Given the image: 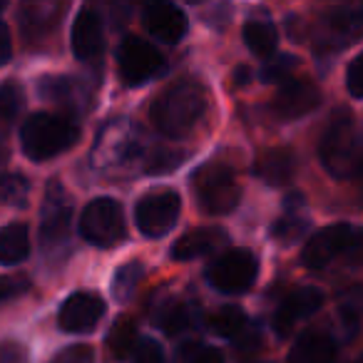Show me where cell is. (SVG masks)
<instances>
[{
	"label": "cell",
	"mask_w": 363,
	"mask_h": 363,
	"mask_svg": "<svg viewBox=\"0 0 363 363\" xmlns=\"http://www.w3.org/2000/svg\"><path fill=\"white\" fill-rule=\"evenodd\" d=\"M207 107V92L194 80H177L152 105V122L162 135L179 140L199 122Z\"/></svg>",
	"instance_id": "obj_1"
},
{
	"label": "cell",
	"mask_w": 363,
	"mask_h": 363,
	"mask_svg": "<svg viewBox=\"0 0 363 363\" xmlns=\"http://www.w3.org/2000/svg\"><path fill=\"white\" fill-rule=\"evenodd\" d=\"M321 164L336 179H348L358 174L363 167V140L358 135L353 112L338 107L323 130L321 145H318Z\"/></svg>",
	"instance_id": "obj_2"
},
{
	"label": "cell",
	"mask_w": 363,
	"mask_h": 363,
	"mask_svg": "<svg viewBox=\"0 0 363 363\" xmlns=\"http://www.w3.org/2000/svg\"><path fill=\"white\" fill-rule=\"evenodd\" d=\"M80 137V127L65 115L38 112L26 120L21 130L23 152L33 162H45L67 152Z\"/></svg>",
	"instance_id": "obj_3"
},
{
	"label": "cell",
	"mask_w": 363,
	"mask_h": 363,
	"mask_svg": "<svg viewBox=\"0 0 363 363\" xmlns=\"http://www.w3.org/2000/svg\"><path fill=\"white\" fill-rule=\"evenodd\" d=\"M336 257H346L351 264H363V229L351 224H333L321 229L306 242L301 262L308 269H323Z\"/></svg>",
	"instance_id": "obj_4"
},
{
	"label": "cell",
	"mask_w": 363,
	"mask_h": 363,
	"mask_svg": "<svg viewBox=\"0 0 363 363\" xmlns=\"http://www.w3.org/2000/svg\"><path fill=\"white\" fill-rule=\"evenodd\" d=\"M194 194H197L199 207L207 214H227L239 204L242 197V187H239L237 174L222 162H212L204 164L202 169L194 174Z\"/></svg>",
	"instance_id": "obj_5"
},
{
	"label": "cell",
	"mask_w": 363,
	"mask_h": 363,
	"mask_svg": "<svg viewBox=\"0 0 363 363\" xmlns=\"http://www.w3.org/2000/svg\"><path fill=\"white\" fill-rule=\"evenodd\" d=\"M80 234L92 247L110 249L125 239L127 224L122 207L110 197H97L82 209L80 217Z\"/></svg>",
	"instance_id": "obj_6"
},
{
	"label": "cell",
	"mask_w": 363,
	"mask_h": 363,
	"mask_svg": "<svg viewBox=\"0 0 363 363\" xmlns=\"http://www.w3.org/2000/svg\"><path fill=\"white\" fill-rule=\"evenodd\" d=\"M259 274V262L249 249H229L219 254L207 269V281L222 294H244L254 286Z\"/></svg>",
	"instance_id": "obj_7"
},
{
	"label": "cell",
	"mask_w": 363,
	"mask_h": 363,
	"mask_svg": "<svg viewBox=\"0 0 363 363\" xmlns=\"http://www.w3.org/2000/svg\"><path fill=\"white\" fill-rule=\"evenodd\" d=\"M117 67L125 85L140 87L164 72V57L152 43L130 35L122 40L117 50Z\"/></svg>",
	"instance_id": "obj_8"
},
{
	"label": "cell",
	"mask_w": 363,
	"mask_h": 363,
	"mask_svg": "<svg viewBox=\"0 0 363 363\" xmlns=\"http://www.w3.org/2000/svg\"><path fill=\"white\" fill-rule=\"evenodd\" d=\"M182 212V199L174 189H160L150 192L137 202L135 207V222L137 229L147 239H160L177 224Z\"/></svg>",
	"instance_id": "obj_9"
},
{
	"label": "cell",
	"mask_w": 363,
	"mask_h": 363,
	"mask_svg": "<svg viewBox=\"0 0 363 363\" xmlns=\"http://www.w3.org/2000/svg\"><path fill=\"white\" fill-rule=\"evenodd\" d=\"M72 202L60 182H50L45 189V202L40 214V242L48 252L62 247L70 237Z\"/></svg>",
	"instance_id": "obj_10"
},
{
	"label": "cell",
	"mask_w": 363,
	"mask_h": 363,
	"mask_svg": "<svg viewBox=\"0 0 363 363\" xmlns=\"http://www.w3.org/2000/svg\"><path fill=\"white\" fill-rule=\"evenodd\" d=\"M137 155H140V137L135 127L130 122H112L97 137L92 162L100 169H115L137 160Z\"/></svg>",
	"instance_id": "obj_11"
},
{
	"label": "cell",
	"mask_w": 363,
	"mask_h": 363,
	"mask_svg": "<svg viewBox=\"0 0 363 363\" xmlns=\"http://www.w3.org/2000/svg\"><path fill=\"white\" fill-rule=\"evenodd\" d=\"M105 316V301L95 291H77L65 298L57 313V323L67 333H87Z\"/></svg>",
	"instance_id": "obj_12"
},
{
	"label": "cell",
	"mask_w": 363,
	"mask_h": 363,
	"mask_svg": "<svg viewBox=\"0 0 363 363\" xmlns=\"http://www.w3.org/2000/svg\"><path fill=\"white\" fill-rule=\"evenodd\" d=\"M363 35V6H338L323 18L321 45L338 50Z\"/></svg>",
	"instance_id": "obj_13"
},
{
	"label": "cell",
	"mask_w": 363,
	"mask_h": 363,
	"mask_svg": "<svg viewBox=\"0 0 363 363\" xmlns=\"http://www.w3.org/2000/svg\"><path fill=\"white\" fill-rule=\"evenodd\" d=\"M321 105V90L308 80H289L274 97V112L281 120H298Z\"/></svg>",
	"instance_id": "obj_14"
},
{
	"label": "cell",
	"mask_w": 363,
	"mask_h": 363,
	"mask_svg": "<svg viewBox=\"0 0 363 363\" xmlns=\"http://www.w3.org/2000/svg\"><path fill=\"white\" fill-rule=\"evenodd\" d=\"M145 30L150 33L155 40L167 43V45H177L182 38L187 35V16L182 13V8L172 6V3H152L145 11Z\"/></svg>",
	"instance_id": "obj_15"
},
{
	"label": "cell",
	"mask_w": 363,
	"mask_h": 363,
	"mask_svg": "<svg viewBox=\"0 0 363 363\" xmlns=\"http://www.w3.org/2000/svg\"><path fill=\"white\" fill-rule=\"evenodd\" d=\"M323 303V294L313 286L294 289L286 298L281 301V306L274 313V328L279 336H286V331L301 318H308L311 313H316Z\"/></svg>",
	"instance_id": "obj_16"
},
{
	"label": "cell",
	"mask_w": 363,
	"mask_h": 363,
	"mask_svg": "<svg viewBox=\"0 0 363 363\" xmlns=\"http://www.w3.org/2000/svg\"><path fill=\"white\" fill-rule=\"evenodd\" d=\"M105 48V35H102V21L92 8H82L72 23V52L77 60L92 62L100 57Z\"/></svg>",
	"instance_id": "obj_17"
},
{
	"label": "cell",
	"mask_w": 363,
	"mask_h": 363,
	"mask_svg": "<svg viewBox=\"0 0 363 363\" xmlns=\"http://www.w3.org/2000/svg\"><path fill=\"white\" fill-rule=\"evenodd\" d=\"M227 232L217 227H202L192 229V232L182 234L174 244H172L169 254L174 262H192V259L207 257V254L217 252L222 244H227Z\"/></svg>",
	"instance_id": "obj_18"
},
{
	"label": "cell",
	"mask_w": 363,
	"mask_h": 363,
	"mask_svg": "<svg viewBox=\"0 0 363 363\" xmlns=\"http://www.w3.org/2000/svg\"><path fill=\"white\" fill-rule=\"evenodd\" d=\"M333 358H336V343L321 331L301 333L289 353V363H331Z\"/></svg>",
	"instance_id": "obj_19"
},
{
	"label": "cell",
	"mask_w": 363,
	"mask_h": 363,
	"mask_svg": "<svg viewBox=\"0 0 363 363\" xmlns=\"http://www.w3.org/2000/svg\"><path fill=\"white\" fill-rule=\"evenodd\" d=\"M294 169H296L294 152L284 150V147L269 150L257 164L259 177H262L267 184H272V187H281V184H286V182L294 177Z\"/></svg>",
	"instance_id": "obj_20"
},
{
	"label": "cell",
	"mask_w": 363,
	"mask_h": 363,
	"mask_svg": "<svg viewBox=\"0 0 363 363\" xmlns=\"http://www.w3.org/2000/svg\"><path fill=\"white\" fill-rule=\"evenodd\" d=\"M28 254H30V234L26 224L13 222L0 229V264L3 267L26 262Z\"/></svg>",
	"instance_id": "obj_21"
},
{
	"label": "cell",
	"mask_w": 363,
	"mask_h": 363,
	"mask_svg": "<svg viewBox=\"0 0 363 363\" xmlns=\"http://www.w3.org/2000/svg\"><path fill=\"white\" fill-rule=\"evenodd\" d=\"M244 43L257 57H269L277 50L279 33L272 21H249L244 26Z\"/></svg>",
	"instance_id": "obj_22"
},
{
	"label": "cell",
	"mask_w": 363,
	"mask_h": 363,
	"mask_svg": "<svg viewBox=\"0 0 363 363\" xmlns=\"http://www.w3.org/2000/svg\"><path fill=\"white\" fill-rule=\"evenodd\" d=\"M137 341H140V336H137V323L132 321L130 316H120L112 323L110 333H107V346H110V351L115 353L117 358H125L127 353H132Z\"/></svg>",
	"instance_id": "obj_23"
},
{
	"label": "cell",
	"mask_w": 363,
	"mask_h": 363,
	"mask_svg": "<svg viewBox=\"0 0 363 363\" xmlns=\"http://www.w3.org/2000/svg\"><path fill=\"white\" fill-rule=\"evenodd\" d=\"M155 323L167 333V336H179L189 326V311L177 301H164L162 308L155 313Z\"/></svg>",
	"instance_id": "obj_24"
},
{
	"label": "cell",
	"mask_w": 363,
	"mask_h": 363,
	"mask_svg": "<svg viewBox=\"0 0 363 363\" xmlns=\"http://www.w3.org/2000/svg\"><path fill=\"white\" fill-rule=\"evenodd\" d=\"M30 184L23 174H0V202L8 207H26Z\"/></svg>",
	"instance_id": "obj_25"
},
{
	"label": "cell",
	"mask_w": 363,
	"mask_h": 363,
	"mask_svg": "<svg viewBox=\"0 0 363 363\" xmlns=\"http://www.w3.org/2000/svg\"><path fill=\"white\" fill-rule=\"evenodd\" d=\"M244 326H247V313H244L239 306L219 308V311L214 313V318H212V328L224 338L239 336V333L244 331Z\"/></svg>",
	"instance_id": "obj_26"
},
{
	"label": "cell",
	"mask_w": 363,
	"mask_h": 363,
	"mask_svg": "<svg viewBox=\"0 0 363 363\" xmlns=\"http://www.w3.org/2000/svg\"><path fill=\"white\" fill-rule=\"evenodd\" d=\"M306 224L308 219L301 214H284L281 219H277L272 227V237L277 239L279 244H294L306 234Z\"/></svg>",
	"instance_id": "obj_27"
},
{
	"label": "cell",
	"mask_w": 363,
	"mask_h": 363,
	"mask_svg": "<svg viewBox=\"0 0 363 363\" xmlns=\"http://www.w3.org/2000/svg\"><path fill=\"white\" fill-rule=\"evenodd\" d=\"M142 279V264L140 262H130L125 264V267L117 269L115 279H112V296L117 298V301H127V298L135 294L137 289V281Z\"/></svg>",
	"instance_id": "obj_28"
},
{
	"label": "cell",
	"mask_w": 363,
	"mask_h": 363,
	"mask_svg": "<svg viewBox=\"0 0 363 363\" xmlns=\"http://www.w3.org/2000/svg\"><path fill=\"white\" fill-rule=\"evenodd\" d=\"M23 110V87L18 82L0 85V122L11 125Z\"/></svg>",
	"instance_id": "obj_29"
},
{
	"label": "cell",
	"mask_w": 363,
	"mask_h": 363,
	"mask_svg": "<svg viewBox=\"0 0 363 363\" xmlns=\"http://www.w3.org/2000/svg\"><path fill=\"white\" fill-rule=\"evenodd\" d=\"M184 160V152L182 150H169V147H160L147 157V174H167V172L177 169Z\"/></svg>",
	"instance_id": "obj_30"
},
{
	"label": "cell",
	"mask_w": 363,
	"mask_h": 363,
	"mask_svg": "<svg viewBox=\"0 0 363 363\" xmlns=\"http://www.w3.org/2000/svg\"><path fill=\"white\" fill-rule=\"evenodd\" d=\"M298 60L294 55H277L272 60H267L262 70L264 82H289L291 80V72L296 70Z\"/></svg>",
	"instance_id": "obj_31"
},
{
	"label": "cell",
	"mask_w": 363,
	"mask_h": 363,
	"mask_svg": "<svg viewBox=\"0 0 363 363\" xmlns=\"http://www.w3.org/2000/svg\"><path fill=\"white\" fill-rule=\"evenodd\" d=\"M164 348L155 338H140L132 348L130 363H164Z\"/></svg>",
	"instance_id": "obj_32"
},
{
	"label": "cell",
	"mask_w": 363,
	"mask_h": 363,
	"mask_svg": "<svg viewBox=\"0 0 363 363\" xmlns=\"http://www.w3.org/2000/svg\"><path fill=\"white\" fill-rule=\"evenodd\" d=\"M346 85H348V92H351L353 97H363V52L353 57L351 65H348Z\"/></svg>",
	"instance_id": "obj_33"
},
{
	"label": "cell",
	"mask_w": 363,
	"mask_h": 363,
	"mask_svg": "<svg viewBox=\"0 0 363 363\" xmlns=\"http://www.w3.org/2000/svg\"><path fill=\"white\" fill-rule=\"evenodd\" d=\"M0 363H28V351L18 341L0 343Z\"/></svg>",
	"instance_id": "obj_34"
},
{
	"label": "cell",
	"mask_w": 363,
	"mask_h": 363,
	"mask_svg": "<svg viewBox=\"0 0 363 363\" xmlns=\"http://www.w3.org/2000/svg\"><path fill=\"white\" fill-rule=\"evenodd\" d=\"M55 363H95V353L87 346H72L55 358Z\"/></svg>",
	"instance_id": "obj_35"
},
{
	"label": "cell",
	"mask_w": 363,
	"mask_h": 363,
	"mask_svg": "<svg viewBox=\"0 0 363 363\" xmlns=\"http://www.w3.org/2000/svg\"><path fill=\"white\" fill-rule=\"evenodd\" d=\"M28 289L26 279H18V277H0V301H6V298H13L18 294H23Z\"/></svg>",
	"instance_id": "obj_36"
},
{
	"label": "cell",
	"mask_w": 363,
	"mask_h": 363,
	"mask_svg": "<svg viewBox=\"0 0 363 363\" xmlns=\"http://www.w3.org/2000/svg\"><path fill=\"white\" fill-rule=\"evenodd\" d=\"M13 57V40H11V30L3 21H0V65H6Z\"/></svg>",
	"instance_id": "obj_37"
},
{
	"label": "cell",
	"mask_w": 363,
	"mask_h": 363,
	"mask_svg": "<svg viewBox=\"0 0 363 363\" xmlns=\"http://www.w3.org/2000/svg\"><path fill=\"white\" fill-rule=\"evenodd\" d=\"M303 204H306V199H303L301 192H291L286 199H284V209H286L289 214H301Z\"/></svg>",
	"instance_id": "obj_38"
},
{
	"label": "cell",
	"mask_w": 363,
	"mask_h": 363,
	"mask_svg": "<svg viewBox=\"0 0 363 363\" xmlns=\"http://www.w3.org/2000/svg\"><path fill=\"white\" fill-rule=\"evenodd\" d=\"M192 363H224V356L217 348H204V351H199L197 356L192 358Z\"/></svg>",
	"instance_id": "obj_39"
},
{
	"label": "cell",
	"mask_w": 363,
	"mask_h": 363,
	"mask_svg": "<svg viewBox=\"0 0 363 363\" xmlns=\"http://www.w3.org/2000/svg\"><path fill=\"white\" fill-rule=\"evenodd\" d=\"M244 82H249V70H237V85H244Z\"/></svg>",
	"instance_id": "obj_40"
},
{
	"label": "cell",
	"mask_w": 363,
	"mask_h": 363,
	"mask_svg": "<svg viewBox=\"0 0 363 363\" xmlns=\"http://www.w3.org/2000/svg\"><path fill=\"white\" fill-rule=\"evenodd\" d=\"M358 177H361V187H363V167H361V172H358Z\"/></svg>",
	"instance_id": "obj_41"
},
{
	"label": "cell",
	"mask_w": 363,
	"mask_h": 363,
	"mask_svg": "<svg viewBox=\"0 0 363 363\" xmlns=\"http://www.w3.org/2000/svg\"><path fill=\"white\" fill-rule=\"evenodd\" d=\"M356 363H363V356H361V358H358V361H356Z\"/></svg>",
	"instance_id": "obj_42"
}]
</instances>
